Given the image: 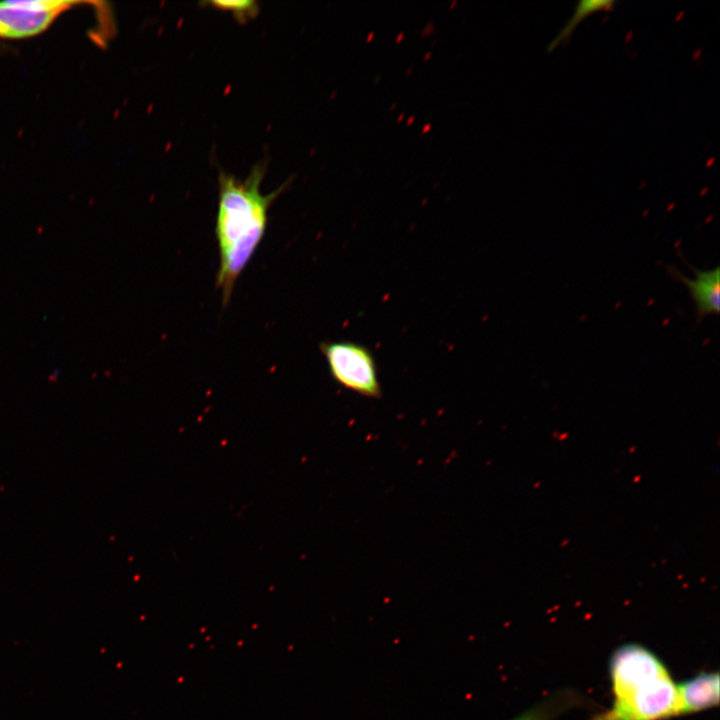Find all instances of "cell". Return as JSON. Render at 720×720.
Returning <instances> with one entry per match:
<instances>
[{
    "label": "cell",
    "mask_w": 720,
    "mask_h": 720,
    "mask_svg": "<svg viewBox=\"0 0 720 720\" xmlns=\"http://www.w3.org/2000/svg\"><path fill=\"white\" fill-rule=\"evenodd\" d=\"M265 167L256 165L239 180L233 175L219 176V200L215 234L220 263L216 277L223 304H228L236 281L262 241L268 221V209L286 187L263 194L260 184Z\"/></svg>",
    "instance_id": "1"
},
{
    "label": "cell",
    "mask_w": 720,
    "mask_h": 720,
    "mask_svg": "<svg viewBox=\"0 0 720 720\" xmlns=\"http://www.w3.org/2000/svg\"><path fill=\"white\" fill-rule=\"evenodd\" d=\"M609 675L613 703L592 720H664L680 715L677 684L648 648L634 643L617 648Z\"/></svg>",
    "instance_id": "2"
},
{
    "label": "cell",
    "mask_w": 720,
    "mask_h": 720,
    "mask_svg": "<svg viewBox=\"0 0 720 720\" xmlns=\"http://www.w3.org/2000/svg\"><path fill=\"white\" fill-rule=\"evenodd\" d=\"M320 351L335 382L364 397L381 396L377 365L367 347L346 340L326 341Z\"/></svg>",
    "instance_id": "3"
},
{
    "label": "cell",
    "mask_w": 720,
    "mask_h": 720,
    "mask_svg": "<svg viewBox=\"0 0 720 720\" xmlns=\"http://www.w3.org/2000/svg\"><path fill=\"white\" fill-rule=\"evenodd\" d=\"M81 3L61 0L0 2V38L23 39L38 35L59 15Z\"/></svg>",
    "instance_id": "4"
},
{
    "label": "cell",
    "mask_w": 720,
    "mask_h": 720,
    "mask_svg": "<svg viewBox=\"0 0 720 720\" xmlns=\"http://www.w3.org/2000/svg\"><path fill=\"white\" fill-rule=\"evenodd\" d=\"M694 278H688L676 267L667 266V272L674 280L682 283L689 290L696 309L697 320L700 322L709 315H718L720 311V270H702L689 264Z\"/></svg>",
    "instance_id": "5"
},
{
    "label": "cell",
    "mask_w": 720,
    "mask_h": 720,
    "mask_svg": "<svg viewBox=\"0 0 720 720\" xmlns=\"http://www.w3.org/2000/svg\"><path fill=\"white\" fill-rule=\"evenodd\" d=\"M718 672H701L677 685L680 715L699 712L719 703Z\"/></svg>",
    "instance_id": "6"
},
{
    "label": "cell",
    "mask_w": 720,
    "mask_h": 720,
    "mask_svg": "<svg viewBox=\"0 0 720 720\" xmlns=\"http://www.w3.org/2000/svg\"><path fill=\"white\" fill-rule=\"evenodd\" d=\"M582 702V698L574 691L563 690L534 705L512 720H553L559 714Z\"/></svg>",
    "instance_id": "7"
},
{
    "label": "cell",
    "mask_w": 720,
    "mask_h": 720,
    "mask_svg": "<svg viewBox=\"0 0 720 720\" xmlns=\"http://www.w3.org/2000/svg\"><path fill=\"white\" fill-rule=\"evenodd\" d=\"M616 4L613 0H582L579 1L574 9L571 18L562 27L559 33L550 41L547 46L548 51H553L559 45L566 42L572 35L577 25L583 21L588 15L611 10Z\"/></svg>",
    "instance_id": "8"
},
{
    "label": "cell",
    "mask_w": 720,
    "mask_h": 720,
    "mask_svg": "<svg viewBox=\"0 0 720 720\" xmlns=\"http://www.w3.org/2000/svg\"><path fill=\"white\" fill-rule=\"evenodd\" d=\"M207 5L217 10H223L232 13L239 21H245L250 17H254L258 11L257 2L251 0L240 1H211Z\"/></svg>",
    "instance_id": "9"
},
{
    "label": "cell",
    "mask_w": 720,
    "mask_h": 720,
    "mask_svg": "<svg viewBox=\"0 0 720 720\" xmlns=\"http://www.w3.org/2000/svg\"><path fill=\"white\" fill-rule=\"evenodd\" d=\"M433 28H434L433 23L429 22V23L426 25V27L424 28V30L422 31V32H423L422 35H424L425 32H427V31H428L427 36L430 35L431 33H433Z\"/></svg>",
    "instance_id": "10"
},
{
    "label": "cell",
    "mask_w": 720,
    "mask_h": 720,
    "mask_svg": "<svg viewBox=\"0 0 720 720\" xmlns=\"http://www.w3.org/2000/svg\"><path fill=\"white\" fill-rule=\"evenodd\" d=\"M431 127H432L431 123L425 124V125L422 127L421 132H422L423 134H425V133H427V132H429V131L431 130Z\"/></svg>",
    "instance_id": "11"
},
{
    "label": "cell",
    "mask_w": 720,
    "mask_h": 720,
    "mask_svg": "<svg viewBox=\"0 0 720 720\" xmlns=\"http://www.w3.org/2000/svg\"><path fill=\"white\" fill-rule=\"evenodd\" d=\"M403 38H404V32L398 33L396 36V43L401 42L403 40Z\"/></svg>",
    "instance_id": "12"
},
{
    "label": "cell",
    "mask_w": 720,
    "mask_h": 720,
    "mask_svg": "<svg viewBox=\"0 0 720 720\" xmlns=\"http://www.w3.org/2000/svg\"><path fill=\"white\" fill-rule=\"evenodd\" d=\"M374 35H375L374 31H371V32L367 35L366 41H367V42H370V41L373 39Z\"/></svg>",
    "instance_id": "13"
},
{
    "label": "cell",
    "mask_w": 720,
    "mask_h": 720,
    "mask_svg": "<svg viewBox=\"0 0 720 720\" xmlns=\"http://www.w3.org/2000/svg\"><path fill=\"white\" fill-rule=\"evenodd\" d=\"M431 55H432V52H431V51H427V52L424 54L423 60H425V61L429 60V59L431 58Z\"/></svg>",
    "instance_id": "14"
},
{
    "label": "cell",
    "mask_w": 720,
    "mask_h": 720,
    "mask_svg": "<svg viewBox=\"0 0 720 720\" xmlns=\"http://www.w3.org/2000/svg\"><path fill=\"white\" fill-rule=\"evenodd\" d=\"M414 119H415V116H414V115H411L410 117H408V119H407V125H411V124L414 122Z\"/></svg>",
    "instance_id": "15"
},
{
    "label": "cell",
    "mask_w": 720,
    "mask_h": 720,
    "mask_svg": "<svg viewBox=\"0 0 720 720\" xmlns=\"http://www.w3.org/2000/svg\"><path fill=\"white\" fill-rule=\"evenodd\" d=\"M403 118H404V113L401 112V113L398 115V117H397V121H398V122H401V121L403 120Z\"/></svg>",
    "instance_id": "16"
},
{
    "label": "cell",
    "mask_w": 720,
    "mask_h": 720,
    "mask_svg": "<svg viewBox=\"0 0 720 720\" xmlns=\"http://www.w3.org/2000/svg\"><path fill=\"white\" fill-rule=\"evenodd\" d=\"M455 4H457V1H456V0H454V1L451 3L450 8H453V6H454Z\"/></svg>",
    "instance_id": "17"
},
{
    "label": "cell",
    "mask_w": 720,
    "mask_h": 720,
    "mask_svg": "<svg viewBox=\"0 0 720 720\" xmlns=\"http://www.w3.org/2000/svg\"><path fill=\"white\" fill-rule=\"evenodd\" d=\"M411 71H412V68L410 67L409 70L408 69L406 70V74H410Z\"/></svg>",
    "instance_id": "18"
}]
</instances>
